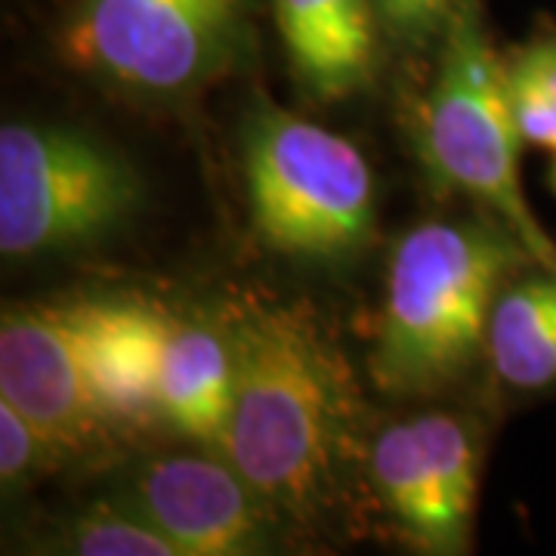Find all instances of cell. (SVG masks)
Wrapping results in <instances>:
<instances>
[{"label":"cell","mask_w":556,"mask_h":556,"mask_svg":"<svg viewBox=\"0 0 556 556\" xmlns=\"http://www.w3.org/2000/svg\"><path fill=\"white\" fill-rule=\"evenodd\" d=\"M232 353V415L223 452L281 519L309 522L331 501L353 399L343 365L309 316L260 300L223 325Z\"/></svg>","instance_id":"cell-1"},{"label":"cell","mask_w":556,"mask_h":556,"mask_svg":"<svg viewBox=\"0 0 556 556\" xmlns=\"http://www.w3.org/2000/svg\"><path fill=\"white\" fill-rule=\"evenodd\" d=\"M529 251L501 223L433 219L399 239L371 375L393 396L455 383L482 353L507 276Z\"/></svg>","instance_id":"cell-2"},{"label":"cell","mask_w":556,"mask_h":556,"mask_svg":"<svg viewBox=\"0 0 556 556\" xmlns=\"http://www.w3.org/2000/svg\"><path fill=\"white\" fill-rule=\"evenodd\" d=\"M522 146L504 60L477 10H457L424 109V155L442 182L485 204L538 269H556L554 239L541 229L519 182Z\"/></svg>","instance_id":"cell-3"},{"label":"cell","mask_w":556,"mask_h":556,"mask_svg":"<svg viewBox=\"0 0 556 556\" xmlns=\"http://www.w3.org/2000/svg\"><path fill=\"white\" fill-rule=\"evenodd\" d=\"M244 182L257 236L300 260H338L375 229V179L350 139L257 102L244 127Z\"/></svg>","instance_id":"cell-4"},{"label":"cell","mask_w":556,"mask_h":556,"mask_svg":"<svg viewBox=\"0 0 556 556\" xmlns=\"http://www.w3.org/2000/svg\"><path fill=\"white\" fill-rule=\"evenodd\" d=\"M134 164L93 134L10 121L0 130V251L10 260L90 248L137 211Z\"/></svg>","instance_id":"cell-5"},{"label":"cell","mask_w":556,"mask_h":556,"mask_svg":"<svg viewBox=\"0 0 556 556\" xmlns=\"http://www.w3.org/2000/svg\"><path fill=\"white\" fill-rule=\"evenodd\" d=\"M60 50L121 93L186 97L241 56L244 0H75Z\"/></svg>","instance_id":"cell-6"},{"label":"cell","mask_w":556,"mask_h":556,"mask_svg":"<svg viewBox=\"0 0 556 556\" xmlns=\"http://www.w3.org/2000/svg\"><path fill=\"white\" fill-rule=\"evenodd\" d=\"M0 399L38 430L56 457L84 455L112 433L87 371L78 300L3 313Z\"/></svg>","instance_id":"cell-7"},{"label":"cell","mask_w":556,"mask_h":556,"mask_svg":"<svg viewBox=\"0 0 556 556\" xmlns=\"http://www.w3.org/2000/svg\"><path fill=\"white\" fill-rule=\"evenodd\" d=\"M124 501L167 538L179 556H248L273 551L276 510L226 457H155L124 489Z\"/></svg>","instance_id":"cell-8"},{"label":"cell","mask_w":556,"mask_h":556,"mask_svg":"<svg viewBox=\"0 0 556 556\" xmlns=\"http://www.w3.org/2000/svg\"><path fill=\"white\" fill-rule=\"evenodd\" d=\"M87 371L112 430L159 417L164 346L174 321L139 300H78Z\"/></svg>","instance_id":"cell-9"},{"label":"cell","mask_w":556,"mask_h":556,"mask_svg":"<svg viewBox=\"0 0 556 556\" xmlns=\"http://www.w3.org/2000/svg\"><path fill=\"white\" fill-rule=\"evenodd\" d=\"M375 0H276L291 65L321 100L358 90L375 62Z\"/></svg>","instance_id":"cell-10"},{"label":"cell","mask_w":556,"mask_h":556,"mask_svg":"<svg viewBox=\"0 0 556 556\" xmlns=\"http://www.w3.org/2000/svg\"><path fill=\"white\" fill-rule=\"evenodd\" d=\"M232 387L236 371L226 334L174 325L161 362L159 420L219 455L232 415Z\"/></svg>","instance_id":"cell-11"},{"label":"cell","mask_w":556,"mask_h":556,"mask_svg":"<svg viewBox=\"0 0 556 556\" xmlns=\"http://www.w3.org/2000/svg\"><path fill=\"white\" fill-rule=\"evenodd\" d=\"M371 479L387 514L417 547L430 554H460L467 547L470 532L445 507L415 420L393 424L375 439Z\"/></svg>","instance_id":"cell-12"},{"label":"cell","mask_w":556,"mask_h":556,"mask_svg":"<svg viewBox=\"0 0 556 556\" xmlns=\"http://www.w3.org/2000/svg\"><path fill=\"white\" fill-rule=\"evenodd\" d=\"M485 353L514 390H547L556 383V269H538L504 288L489 321Z\"/></svg>","instance_id":"cell-13"},{"label":"cell","mask_w":556,"mask_h":556,"mask_svg":"<svg viewBox=\"0 0 556 556\" xmlns=\"http://www.w3.org/2000/svg\"><path fill=\"white\" fill-rule=\"evenodd\" d=\"M504 75L526 146L556 155V25L517 47Z\"/></svg>","instance_id":"cell-14"},{"label":"cell","mask_w":556,"mask_h":556,"mask_svg":"<svg viewBox=\"0 0 556 556\" xmlns=\"http://www.w3.org/2000/svg\"><path fill=\"white\" fill-rule=\"evenodd\" d=\"M60 547L78 556H179L177 547L124 497L90 504L68 522Z\"/></svg>","instance_id":"cell-15"},{"label":"cell","mask_w":556,"mask_h":556,"mask_svg":"<svg viewBox=\"0 0 556 556\" xmlns=\"http://www.w3.org/2000/svg\"><path fill=\"white\" fill-rule=\"evenodd\" d=\"M415 427L424 442V452L430 457L439 492L445 497V507L470 532L479 485L477 442L460 417L442 415V412L415 417Z\"/></svg>","instance_id":"cell-16"},{"label":"cell","mask_w":556,"mask_h":556,"mask_svg":"<svg viewBox=\"0 0 556 556\" xmlns=\"http://www.w3.org/2000/svg\"><path fill=\"white\" fill-rule=\"evenodd\" d=\"M60 457L50 452V445L40 439V433L25 417L0 399V479L3 489L13 492L22 482L35 477L47 464Z\"/></svg>","instance_id":"cell-17"},{"label":"cell","mask_w":556,"mask_h":556,"mask_svg":"<svg viewBox=\"0 0 556 556\" xmlns=\"http://www.w3.org/2000/svg\"><path fill=\"white\" fill-rule=\"evenodd\" d=\"M387 28L402 40H420L457 13V0H375Z\"/></svg>","instance_id":"cell-18"},{"label":"cell","mask_w":556,"mask_h":556,"mask_svg":"<svg viewBox=\"0 0 556 556\" xmlns=\"http://www.w3.org/2000/svg\"><path fill=\"white\" fill-rule=\"evenodd\" d=\"M547 179H551V189L556 192V161H554V167H551V177H547Z\"/></svg>","instance_id":"cell-19"}]
</instances>
